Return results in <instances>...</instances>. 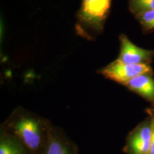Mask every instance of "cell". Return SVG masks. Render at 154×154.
<instances>
[{
    "label": "cell",
    "mask_w": 154,
    "mask_h": 154,
    "mask_svg": "<svg viewBox=\"0 0 154 154\" xmlns=\"http://www.w3.org/2000/svg\"><path fill=\"white\" fill-rule=\"evenodd\" d=\"M0 154H22L19 146L10 140H2L0 144Z\"/></svg>",
    "instance_id": "obj_9"
},
{
    "label": "cell",
    "mask_w": 154,
    "mask_h": 154,
    "mask_svg": "<svg viewBox=\"0 0 154 154\" xmlns=\"http://www.w3.org/2000/svg\"><path fill=\"white\" fill-rule=\"evenodd\" d=\"M152 121V138L151 146H150L149 154H154V116L151 115Z\"/></svg>",
    "instance_id": "obj_11"
},
{
    "label": "cell",
    "mask_w": 154,
    "mask_h": 154,
    "mask_svg": "<svg viewBox=\"0 0 154 154\" xmlns=\"http://www.w3.org/2000/svg\"><path fill=\"white\" fill-rule=\"evenodd\" d=\"M120 53L117 60L128 64H151L154 51L143 49L134 44L124 34L119 36Z\"/></svg>",
    "instance_id": "obj_3"
},
{
    "label": "cell",
    "mask_w": 154,
    "mask_h": 154,
    "mask_svg": "<svg viewBox=\"0 0 154 154\" xmlns=\"http://www.w3.org/2000/svg\"><path fill=\"white\" fill-rule=\"evenodd\" d=\"M105 78L124 85L128 81L144 74H153L151 64H128L115 60L100 70Z\"/></svg>",
    "instance_id": "obj_2"
},
{
    "label": "cell",
    "mask_w": 154,
    "mask_h": 154,
    "mask_svg": "<svg viewBox=\"0 0 154 154\" xmlns=\"http://www.w3.org/2000/svg\"><path fill=\"white\" fill-rule=\"evenodd\" d=\"M152 138L151 117L146 119L136 127L128 138V154H149Z\"/></svg>",
    "instance_id": "obj_4"
},
{
    "label": "cell",
    "mask_w": 154,
    "mask_h": 154,
    "mask_svg": "<svg viewBox=\"0 0 154 154\" xmlns=\"http://www.w3.org/2000/svg\"><path fill=\"white\" fill-rule=\"evenodd\" d=\"M46 154H69V153L62 143L54 139L48 145Z\"/></svg>",
    "instance_id": "obj_10"
},
{
    "label": "cell",
    "mask_w": 154,
    "mask_h": 154,
    "mask_svg": "<svg viewBox=\"0 0 154 154\" xmlns=\"http://www.w3.org/2000/svg\"><path fill=\"white\" fill-rule=\"evenodd\" d=\"M149 113L151 116H154V109H151V110H150Z\"/></svg>",
    "instance_id": "obj_12"
},
{
    "label": "cell",
    "mask_w": 154,
    "mask_h": 154,
    "mask_svg": "<svg viewBox=\"0 0 154 154\" xmlns=\"http://www.w3.org/2000/svg\"><path fill=\"white\" fill-rule=\"evenodd\" d=\"M128 9L136 15L143 11L154 10V0H128Z\"/></svg>",
    "instance_id": "obj_7"
},
{
    "label": "cell",
    "mask_w": 154,
    "mask_h": 154,
    "mask_svg": "<svg viewBox=\"0 0 154 154\" xmlns=\"http://www.w3.org/2000/svg\"><path fill=\"white\" fill-rule=\"evenodd\" d=\"M130 91L138 94L154 106V78L153 74L140 75L124 84Z\"/></svg>",
    "instance_id": "obj_6"
},
{
    "label": "cell",
    "mask_w": 154,
    "mask_h": 154,
    "mask_svg": "<svg viewBox=\"0 0 154 154\" xmlns=\"http://www.w3.org/2000/svg\"><path fill=\"white\" fill-rule=\"evenodd\" d=\"M14 131L26 147L36 150L41 143V128L37 120L29 116H22L14 124Z\"/></svg>",
    "instance_id": "obj_5"
},
{
    "label": "cell",
    "mask_w": 154,
    "mask_h": 154,
    "mask_svg": "<svg viewBox=\"0 0 154 154\" xmlns=\"http://www.w3.org/2000/svg\"><path fill=\"white\" fill-rule=\"evenodd\" d=\"M134 17L139 22L144 32L154 31V10L140 12Z\"/></svg>",
    "instance_id": "obj_8"
},
{
    "label": "cell",
    "mask_w": 154,
    "mask_h": 154,
    "mask_svg": "<svg viewBox=\"0 0 154 154\" xmlns=\"http://www.w3.org/2000/svg\"><path fill=\"white\" fill-rule=\"evenodd\" d=\"M112 0H82L77 12L76 31L88 39L103 32L111 8Z\"/></svg>",
    "instance_id": "obj_1"
}]
</instances>
